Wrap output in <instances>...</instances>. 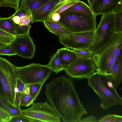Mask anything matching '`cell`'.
Returning <instances> with one entry per match:
<instances>
[{"instance_id":"cell-1","label":"cell","mask_w":122,"mask_h":122,"mask_svg":"<svg viewBox=\"0 0 122 122\" xmlns=\"http://www.w3.org/2000/svg\"><path fill=\"white\" fill-rule=\"evenodd\" d=\"M74 80L62 76L54 78L45 86L47 102L64 122H78L88 114L75 87Z\"/></svg>"},{"instance_id":"cell-2","label":"cell","mask_w":122,"mask_h":122,"mask_svg":"<svg viewBox=\"0 0 122 122\" xmlns=\"http://www.w3.org/2000/svg\"><path fill=\"white\" fill-rule=\"evenodd\" d=\"M87 79L88 85L101 100V108L107 110L114 105H122V98L114 89L106 74H100L96 71Z\"/></svg>"},{"instance_id":"cell-3","label":"cell","mask_w":122,"mask_h":122,"mask_svg":"<svg viewBox=\"0 0 122 122\" xmlns=\"http://www.w3.org/2000/svg\"><path fill=\"white\" fill-rule=\"evenodd\" d=\"M122 32L116 33L98 51L93 54L92 58L96 71L106 74L122 52Z\"/></svg>"},{"instance_id":"cell-4","label":"cell","mask_w":122,"mask_h":122,"mask_svg":"<svg viewBox=\"0 0 122 122\" xmlns=\"http://www.w3.org/2000/svg\"><path fill=\"white\" fill-rule=\"evenodd\" d=\"M15 66L6 59L0 57V81L5 98L12 105L15 104L18 77Z\"/></svg>"},{"instance_id":"cell-5","label":"cell","mask_w":122,"mask_h":122,"mask_svg":"<svg viewBox=\"0 0 122 122\" xmlns=\"http://www.w3.org/2000/svg\"><path fill=\"white\" fill-rule=\"evenodd\" d=\"M60 14L61 19L57 22L71 32L95 30L97 28L96 16L77 13Z\"/></svg>"},{"instance_id":"cell-6","label":"cell","mask_w":122,"mask_h":122,"mask_svg":"<svg viewBox=\"0 0 122 122\" xmlns=\"http://www.w3.org/2000/svg\"><path fill=\"white\" fill-rule=\"evenodd\" d=\"M114 16L113 12L102 15L95 31L93 43L89 49L92 54L98 51L116 33Z\"/></svg>"},{"instance_id":"cell-7","label":"cell","mask_w":122,"mask_h":122,"mask_svg":"<svg viewBox=\"0 0 122 122\" xmlns=\"http://www.w3.org/2000/svg\"><path fill=\"white\" fill-rule=\"evenodd\" d=\"M19 78L28 85L44 83L50 76L52 70L46 65L32 63L22 67L15 66Z\"/></svg>"},{"instance_id":"cell-8","label":"cell","mask_w":122,"mask_h":122,"mask_svg":"<svg viewBox=\"0 0 122 122\" xmlns=\"http://www.w3.org/2000/svg\"><path fill=\"white\" fill-rule=\"evenodd\" d=\"M22 114L31 122H60L61 119L47 102L33 103L27 109L22 110Z\"/></svg>"},{"instance_id":"cell-9","label":"cell","mask_w":122,"mask_h":122,"mask_svg":"<svg viewBox=\"0 0 122 122\" xmlns=\"http://www.w3.org/2000/svg\"><path fill=\"white\" fill-rule=\"evenodd\" d=\"M64 70L67 76L78 80L87 79L96 71V68L92 58L78 57Z\"/></svg>"},{"instance_id":"cell-10","label":"cell","mask_w":122,"mask_h":122,"mask_svg":"<svg viewBox=\"0 0 122 122\" xmlns=\"http://www.w3.org/2000/svg\"><path fill=\"white\" fill-rule=\"evenodd\" d=\"M95 31L72 32L64 37L59 38V41L68 49H89L94 42Z\"/></svg>"},{"instance_id":"cell-11","label":"cell","mask_w":122,"mask_h":122,"mask_svg":"<svg viewBox=\"0 0 122 122\" xmlns=\"http://www.w3.org/2000/svg\"><path fill=\"white\" fill-rule=\"evenodd\" d=\"M10 17L15 26L18 36L29 34L33 15L26 5L25 0H21L19 7Z\"/></svg>"},{"instance_id":"cell-12","label":"cell","mask_w":122,"mask_h":122,"mask_svg":"<svg viewBox=\"0 0 122 122\" xmlns=\"http://www.w3.org/2000/svg\"><path fill=\"white\" fill-rule=\"evenodd\" d=\"M10 45L19 56L32 59L34 56L36 46L29 34L16 36Z\"/></svg>"},{"instance_id":"cell-13","label":"cell","mask_w":122,"mask_h":122,"mask_svg":"<svg viewBox=\"0 0 122 122\" xmlns=\"http://www.w3.org/2000/svg\"><path fill=\"white\" fill-rule=\"evenodd\" d=\"M106 74L117 90L122 80V52Z\"/></svg>"},{"instance_id":"cell-14","label":"cell","mask_w":122,"mask_h":122,"mask_svg":"<svg viewBox=\"0 0 122 122\" xmlns=\"http://www.w3.org/2000/svg\"><path fill=\"white\" fill-rule=\"evenodd\" d=\"M122 0H98L90 7L96 16L113 12L119 2Z\"/></svg>"},{"instance_id":"cell-15","label":"cell","mask_w":122,"mask_h":122,"mask_svg":"<svg viewBox=\"0 0 122 122\" xmlns=\"http://www.w3.org/2000/svg\"><path fill=\"white\" fill-rule=\"evenodd\" d=\"M59 0H51L40 8L33 15L31 23L42 22L49 17Z\"/></svg>"},{"instance_id":"cell-16","label":"cell","mask_w":122,"mask_h":122,"mask_svg":"<svg viewBox=\"0 0 122 122\" xmlns=\"http://www.w3.org/2000/svg\"><path fill=\"white\" fill-rule=\"evenodd\" d=\"M45 27L51 32L59 38L64 37L72 33L57 22H54L48 18L43 21Z\"/></svg>"},{"instance_id":"cell-17","label":"cell","mask_w":122,"mask_h":122,"mask_svg":"<svg viewBox=\"0 0 122 122\" xmlns=\"http://www.w3.org/2000/svg\"><path fill=\"white\" fill-rule=\"evenodd\" d=\"M57 52L64 70L72 63L78 57L73 50L66 47L59 49Z\"/></svg>"},{"instance_id":"cell-18","label":"cell","mask_w":122,"mask_h":122,"mask_svg":"<svg viewBox=\"0 0 122 122\" xmlns=\"http://www.w3.org/2000/svg\"><path fill=\"white\" fill-rule=\"evenodd\" d=\"M63 13H79L91 17L95 16L90 7L83 1L80 0Z\"/></svg>"},{"instance_id":"cell-19","label":"cell","mask_w":122,"mask_h":122,"mask_svg":"<svg viewBox=\"0 0 122 122\" xmlns=\"http://www.w3.org/2000/svg\"><path fill=\"white\" fill-rule=\"evenodd\" d=\"M0 29L15 36H18L15 27L10 17H0Z\"/></svg>"},{"instance_id":"cell-20","label":"cell","mask_w":122,"mask_h":122,"mask_svg":"<svg viewBox=\"0 0 122 122\" xmlns=\"http://www.w3.org/2000/svg\"><path fill=\"white\" fill-rule=\"evenodd\" d=\"M46 65L56 74L64 70L57 52L51 56L49 62Z\"/></svg>"},{"instance_id":"cell-21","label":"cell","mask_w":122,"mask_h":122,"mask_svg":"<svg viewBox=\"0 0 122 122\" xmlns=\"http://www.w3.org/2000/svg\"><path fill=\"white\" fill-rule=\"evenodd\" d=\"M79 0H66L57 4L54 7L49 17L55 12L60 14L75 4Z\"/></svg>"},{"instance_id":"cell-22","label":"cell","mask_w":122,"mask_h":122,"mask_svg":"<svg viewBox=\"0 0 122 122\" xmlns=\"http://www.w3.org/2000/svg\"><path fill=\"white\" fill-rule=\"evenodd\" d=\"M51 0H25L27 6L33 15L42 7Z\"/></svg>"},{"instance_id":"cell-23","label":"cell","mask_w":122,"mask_h":122,"mask_svg":"<svg viewBox=\"0 0 122 122\" xmlns=\"http://www.w3.org/2000/svg\"><path fill=\"white\" fill-rule=\"evenodd\" d=\"M0 99L5 109L10 114L12 117L21 115L22 114L20 107L13 106L5 98L0 96Z\"/></svg>"},{"instance_id":"cell-24","label":"cell","mask_w":122,"mask_h":122,"mask_svg":"<svg viewBox=\"0 0 122 122\" xmlns=\"http://www.w3.org/2000/svg\"><path fill=\"white\" fill-rule=\"evenodd\" d=\"M25 84V83L18 77L15 101V104L16 106L20 107V99L24 93Z\"/></svg>"},{"instance_id":"cell-25","label":"cell","mask_w":122,"mask_h":122,"mask_svg":"<svg viewBox=\"0 0 122 122\" xmlns=\"http://www.w3.org/2000/svg\"><path fill=\"white\" fill-rule=\"evenodd\" d=\"M44 83H38L28 85L30 89V94L34 102L40 94Z\"/></svg>"},{"instance_id":"cell-26","label":"cell","mask_w":122,"mask_h":122,"mask_svg":"<svg viewBox=\"0 0 122 122\" xmlns=\"http://www.w3.org/2000/svg\"><path fill=\"white\" fill-rule=\"evenodd\" d=\"M16 36L11 35L0 29V42L10 44L15 39Z\"/></svg>"},{"instance_id":"cell-27","label":"cell","mask_w":122,"mask_h":122,"mask_svg":"<svg viewBox=\"0 0 122 122\" xmlns=\"http://www.w3.org/2000/svg\"><path fill=\"white\" fill-rule=\"evenodd\" d=\"M20 0H0V7H7L15 9H18Z\"/></svg>"},{"instance_id":"cell-28","label":"cell","mask_w":122,"mask_h":122,"mask_svg":"<svg viewBox=\"0 0 122 122\" xmlns=\"http://www.w3.org/2000/svg\"><path fill=\"white\" fill-rule=\"evenodd\" d=\"M34 102L33 98L30 94H27L24 93L20 99V107H27L32 105Z\"/></svg>"},{"instance_id":"cell-29","label":"cell","mask_w":122,"mask_h":122,"mask_svg":"<svg viewBox=\"0 0 122 122\" xmlns=\"http://www.w3.org/2000/svg\"><path fill=\"white\" fill-rule=\"evenodd\" d=\"M73 50L74 52L78 57L86 58H92L93 54L88 49Z\"/></svg>"},{"instance_id":"cell-30","label":"cell","mask_w":122,"mask_h":122,"mask_svg":"<svg viewBox=\"0 0 122 122\" xmlns=\"http://www.w3.org/2000/svg\"><path fill=\"white\" fill-rule=\"evenodd\" d=\"M114 17L116 33L122 32V12L114 13Z\"/></svg>"},{"instance_id":"cell-31","label":"cell","mask_w":122,"mask_h":122,"mask_svg":"<svg viewBox=\"0 0 122 122\" xmlns=\"http://www.w3.org/2000/svg\"><path fill=\"white\" fill-rule=\"evenodd\" d=\"M15 55H16V53L10 44L7 45L0 49V55L10 56Z\"/></svg>"},{"instance_id":"cell-32","label":"cell","mask_w":122,"mask_h":122,"mask_svg":"<svg viewBox=\"0 0 122 122\" xmlns=\"http://www.w3.org/2000/svg\"><path fill=\"white\" fill-rule=\"evenodd\" d=\"M12 116L6 110L0 107V120L1 122H9Z\"/></svg>"},{"instance_id":"cell-33","label":"cell","mask_w":122,"mask_h":122,"mask_svg":"<svg viewBox=\"0 0 122 122\" xmlns=\"http://www.w3.org/2000/svg\"><path fill=\"white\" fill-rule=\"evenodd\" d=\"M117 115L114 114H108L98 120V122H116Z\"/></svg>"},{"instance_id":"cell-34","label":"cell","mask_w":122,"mask_h":122,"mask_svg":"<svg viewBox=\"0 0 122 122\" xmlns=\"http://www.w3.org/2000/svg\"><path fill=\"white\" fill-rule=\"evenodd\" d=\"M9 122H31V120L23 114L21 115L12 117Z\"/></svg>"},{"instance_id":"cell-35","label":"cell","mask_w":122,"mask_h":122,"mask_svg":"<svg viewBox=\"0 0 122 122\" xmlns=\"http://www.w3.org/2000/svg\"><path fill=\"white\" fill-rule=\"evenodd\" d=\"M48 18L54 22H58L61 19V15L60 14L55 12Z\"/></svg>"},{"instance_id":"cell-36","label":"cell","mask_w":122,"mask_h":122,"mask_svg":"<svg viewBox=\"0 0 122 122\" xmlns=\"http://www.w3.org/2000/svg\"><path fill=\"white\" fill-rule=\"evenodd\" d=\"M96 118L93 116H90L81 118L78 122H97Z\"/></svg>"},{"instance_id":"cell-37","label":"cell","mask_w":122,"mask_h":122,"mask_svg":"<svg viewBox=\"0 0 122 122\" xmlns=\"http://www.w3.org/2000/svg\"><path fill=\"white\" fill-rule=\"evenodd\" d=\"M113 12L114 13L122 12V0L119 2Z\"/></svg>"},{"instance_id":"cell-38","label":"cell","mask_w":122,"mask_h":122,"mask_svg":"<svg viewBox=\"0 0 122 122\" xmlns=\"http://www.w3.org/2000/svg\"><path fill=\"white\" fill-rule=\"evenodd\" d=\"M0 96L1 97L5 98V96L0 81Z\"/></svg>"},{"instance_id":"cell-39","label":"cell","mask_w":122,"mask_h":122,"mask_svg":"<svg viewBox=\"0 0 122 122\" xmlns=\"http://www.w3.org/2000/svg\"><path fill=\"white\" fill-rule=\"evenodd\" d=\"M97 0H87L90 7Z\"/></svg>"},{"instance_id":"cell-40","label":"cell","mask_w":122,"mask_h":122,"mask_svg":"<svg viewBox=\"0 0 122 122\" xmlns=\"http://www.w3.org/2000/svg\"><path fill=\"white\" fill-rule=\"evenodd\" d=\"M116 122H122V116L117 115Z\"/></svg>"},{"instance_id":"cell-41","label":"cell","mask_w":122,"mask_h":122,"mask_svg":"<svg viewBox=\"0 0 122 122\" xmlns=\"http://www.w3.org/2000/svg\"><path fill=\"white\" fill-rule=\"evenodd\" d=\"M7 45H6L0 42V49L4 47Z\"/></svg>"},{"instance_id":"cell-42","label":"cell","mask_w":122,"mask_h":122,"mask_svg":"<svg viewBox=\"0 0 122 122\" xmlns=\"http://www.w3.org/2000/svg\"><path fill=\"white\" fill-rule=\"evenodd\" d=\"M0 107L5 109L4 107V106L0 99Z\"/></svg>"},{"instance_id":"cell-43","label":"cell","mask_w":122,"mask_h":122,"mask_svg":"<svg viewBox=\"0 0 122 122\" xmlns=\"http://www.w3.org/2000/svg\"><path fill=\"white\" fill-rule=\"evenodd\" d=\"M59 0V1L58 2V3L57 4L59 3L62 2L64 0Z\"/></svg>"},{"instance_id":"cell-44","label":"cell","mask_w":122,"mask_h":122,"mask_svg":"<svg viewBox=\"0 0 122 122\" xmlns=\"http://www.w3.org/2000/svg\"><path fill=\"white\" fill-rule=\"evenodd\" d=\"M0 122H1V121L0 120Z\"/></svg>"},{"instance_id":"cell-45","label":"cell","mask_w":122,"mask_h":122,"mask_svg":"<svg viewBox=\"0 0 122 122\" xmlns=\"http://www.w3.org/2000/svg\"></svg>"}]
</instances>
